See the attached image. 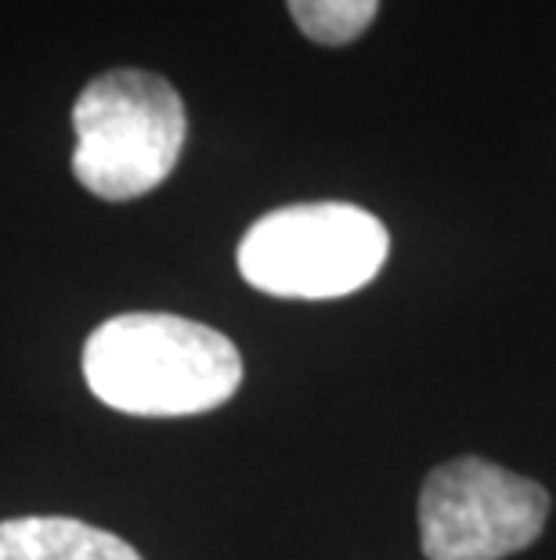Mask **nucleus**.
<instances>
[{
	"instance_id": "1",
	"label": "nucleus",
	"mask_w": 556,
	"mask_h": 560,
	"mask_svg": "<svg viewBox=\"0 0 556 560\" xmlns=\"http://www.w3.org/2000/svg\"><path fill=\"white\" fill-rule=\"evenodd\" d=\"M91 395L127 416H199L242 384L239 348L203 322L130 312L102 322L84 343Z\"/></svg>"
},
{
	"instance_id": "2",
	"label": "nucleus",
	"mask_w": 556,
	"mask_h": 560,
	"mask_svg": "<svg viewBox=\"0 0 556 560\" xmlns=\"http://www.w3.org/2000/svg\"><path fill=\"white\" fill-rule=\"evenodd\" d=\"M73 174L109 202L159 188L181 160L188 120L181 94L145 69H113L91 80L73 105Z\"/></svg>"
},
{
	"instance_id": "3",
	"label": "nucleus",
	"mask_w": 556,
	"mask_h": 560,
	"mask_svg": "<svg viewBox=\"0 0 556 560\" xmlns=\"http://www.w3.org/2000/svg\"><path fill=\"white\" fill-rule=\"evenodd\" d=\"M390 235L354 202H297L264 213L239 243V271L260 293L336 301L358 293L387 265Z\"/></svg>"
},
{
	"instance_id": "4",
	"label": "nucleus",
	"mask_w": 556,
	"mask_h": 560,
	"mask_svg": "<svg viewBox=\"0 0 556 560\" xmlns=\"http://www.w3.org/2000/svg\"><path fill=\"white\" fill-rule=\"evenodd\" d=\"M549 492L481 456L437 467L419 492V546L427 560H502L546 528Z\"/></svg>"
},
{
	"instance_id": "5",
	"label": "nucleus",
	"mask_w": 556,
	"mask_h": 560,
	"mask_svg": "<svg viewBox=\"0 0 556 560\" xmlns=\"http://www.w3.org/2000/svg\"><path fill=\"white\" fill-rule=\"evenodd\" d=\"M0 560H145L120 535L73 517L0 521Z\"/></svg>"
},
{
	"instance_id": "6",
	"label": "nucleus",
	"mask_w": 556,
	"mask_h": 560,
	"mask_svg": "<svg viewBox=\"0 0 556 560\" xmlns=\"http://www.w3.org/2000/svg\"><path fill=\"white\" fill-rule=\"evenodd\" d=\"M293 22L315 44H351L372 26L380 0H286Z\"/></svg>"
}]
</instances>
